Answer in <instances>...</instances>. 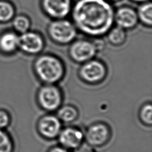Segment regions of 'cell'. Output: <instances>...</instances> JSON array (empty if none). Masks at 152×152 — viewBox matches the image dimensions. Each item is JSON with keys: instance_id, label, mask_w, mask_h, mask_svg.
I'll list each match as a JSON object with an SVG mask.
<instances>
[{"instance_id": "obj_3", "label": "cell", "mask_w": 152, "mask_h": 152, "mask_svg": "<svg viewBox=\"0 0 152 152\" xmlns=\"http://www.w3.org/2000/svg\"><path fill=\"white\" fill-rule=\"evenodd\" d=\"M47 34L54 43L60 45H69L77 36L78 31L72 21L66 18L52 20L46 29Z\"/></svg>"}, {"instance_id": "obj_19", "label": "cell", "mask_w": 152, "mask_h": 152, "mask_svg": "<svg viewBox=\"0 0 152 152\" xmlns=\"http://www.w3.org/2000/svg\"><path fill=\"white\" fill-rule=\"evenodd\" d=\"M14 142L11 135L5 130L0 129V152H14Z\"/></svg>"}, {"instance_id": "obj_16", "label": "cell", "mask_w": 152, "mask_h": 152, "mask_svg": "<svg viewBox=\"0 0 152 152\" xmlns=\"http://www.w3.org/2000/svg\"><path fill=\"white\" fill-rule=\"evenodd\" d=\"M57 117L62 122L70 123L74 122L78 116L77 109L71 105L61 106L57 110Z\"/></svg>"}, {"instance_id": "obj_22", "label": "cell", "mask_w": 152, "mask_h": 152, "mask_svg": "<svg viewBox=\"0 0 152 152\" xmlns=\"http://www.w3.org/2000/svg\"><path fill=\"white\" fill-rule=\"evenodd\" d=\"M48 152H71V151L63 147L61 145H58L50 148L48 151Z\"/></svg>"}, {"instance_id": "obj_6", "label": "cell", "mask_w": 152, "mask_h": 152, "mask_svg": "<svg viewBox=\"0 0 152 152\" xmlns=\"http://www.w3.org/2000/svg\"><path fill=\"white\" fill-rule=\"evenodd\" d=\"M36 100L43 110L52 112L56 111L61 106L63 94L56 84H43L37 90Z\"/></svg>"}, {"instance_id": "obj_12", "label": "cell", "mask_w": 152, "mask_h": 152, "mask_svg": "<svg viewBox=\"0 0 152 152\" xmlns=\"http://www.w3.org/2000/svg\"><path fill=\"white\" fill-rule=\"evenodd\" d=\"M57 138L61 146L71 151L82 145L84 141V133L77 127L67 126L62 129Z\"/></svg>"}, {"instance_id": "obj_8", "label": "cell", "mask_w": 152, "mask_h": 152, "mask_svg": "<svg viewBox=\"0 0 152 152\" xmlns=\"http://www.w3.org/2000/svg\"><path fill=\"white\" fill-rule=\"evenodd\" d=\"M74 2L72 0H40L43 12L52 20L66 18L70 15Z\"/></svg>"}, {"instance_id": "obj_11", "label": "cell", "mask_w": 152, "mask_h": 152, "mask_svg": "<svg viewBox=\"0 0 152 152\" xmlns=\"http://www.w3.org/2000/svg\"><path fill=\"white\" fill-rule=\"evenodd\" d=\"M114 23L126 31L135 28L139 23L136 10L128 5L119 7L115 10Z\"/></svg>"}, {"instance_id": "obj_1", "label": "cell", "mask_w": 152, "mask_h": 152, "mask_svg": "<svg viewBox=\"0 0 152 152\" xmlns=\"http://www.w3.org/2000/svg\"><path fill=\"white\" fill-rule=\"evenodd\" d=\"M115 10L108 0H77L70 15L78 31L88 37L99 39L115 25Z\"/></svg>"}, {"instance_id": "obj_17", "label": "cell", "mask_w": 152, "mask_h": 152, "mask_svg": "<svg viewBox=\"0 0 152 152\" xmlns=\"http://www.w3.org/2000/svg\"><path fill=\"white\" fill-rule=\"evenodd\" d=\"M15 9L9 1L0 0V23H7L14 17Z\"/></svg>"}, {"instance_id": "obj_20", "label": "cell", "mask_w": 152, "mask_h": 152, "mask_svg": "<svg viewBox=\"0 0 152 152\" xmlns=\"http://www.w3.org/2000/svg\"><path fill=\"white\" fill-rule=\"evenodd\" d=\"M140 119L145 125L151 126L152 124V106L150 103L143 105L139 113Z\"/></svg>"}, {"instance_id": "obj_7", "label": "cell", "mask_w": 152, "mask_h": 152, "mask_svg": "<svg viewBox=\"0 0 152 152\" xmlns=\"http://www.w3.org/2000/svg\"><path fill=\"white\" fill-rule=\"evenodd\" d=\"M45 47L43 36L39 32L28 30L19 35L18 49L28 55L42 53Z\"/></svg>"}, {"instance_id": "obj_15", "label": "cell", "mask_w": 152, "mask_h": 152, "mask_svg": "<svg viewBox=\"0 0 152 152\" xmlns=\"http://www.w3.org/2000/svg\"><path fill=\"white\" fill-rule=\"evenodd\" d=\"M139 23L144 26L151 28L152 26V4L151 1L139 4L136 10Z\"/></svg>"}, {"instance_id": "obj_23", "label": "cell", "mask_w": 152, "mask_h": 152, "mask_svg": "<svg viewBox=\"0 0 152 152\" xmlns=\"http://www.w3.org/2000/svg\"><path fill=\"white\" fill-rule=\"evenodd\" d=\"M130 1H132V2L138 4H140L145 2H148V1H151V0H130Z\"/></svg>"}, {"instance_id": "obj_24", "label": "cell", "mask_w": 152, "mask_h": 152, "mask_svg": "<svg viewBox=\"0 0 152 152\" xmlns=\"http://www.w3.org/2000/svg\"><path fill=\"white\" fill-rule=\"evenodd\" d=\"M109 1H110L112 3H114V2H119L121 0H108Z\"/></svg>"}, {"instance_id": "obj_18", "label": "cell", "mask_w": 152, "mask_h": 152, "mask_svg": "<svg viewBox=\"0 0 152 152\" xmlns=\"http://www.w3.org/2000/svg\"><path fill=\"white\" fill-rule=\"evenodd\" d=\"M12 25L15 32L21 34L30 30L31 23L28 16L21 14L13 18Z\"/></svg>"}, {"instance_id": "obj_5", "label": "cell", "mask_w": 152, "mask_h": 152, "mask_svg": "<svg viewBox=\"0 0 152 152\" xmlns=\"http://www.w3.org/2000/svg\"><path fill=\"white\" fill-rule=\"evenodd\" d=\"M107 72L106 65L102 61L94 58L80 64L78 75L84 83L96 85L106 79Z\"/></svg>"}, {"instance_id": "obj_4", "label": "cell", "mask_w": 152, "mask_h": 152, "mask_svg": "<svg viewBox=\"0 0 152 152\" xmlns=\"http://www.w3.org/2000/svg\"><path fill=\"white\" fill-rule=\"evenodd\" d=\"M103 48L101 42L86 38L77 39L72 41L68 49L70 59L75 63L81 64L95 58Z\"/></svg>"}, {"instance_id": "obj_13", "label": "cell", "mask_w": 152, "mask_h": 152, "mask_svg": "<svg viewBox=\"0 0 152 152\" xmlns=\"http://www.w3.org/2000/svg\"><path fill=\"white\" fill-rule=\"evenodd\" d=\"M19 35L17 32L7 31L0 35V51L5 54H12L18 49Z\"/></svg>"}, {"instance_id": "obj_14", "label": "cell", "mask_w": 152, "mask_h": 152, "mask_svg": "<svg viewBox=\"0 0 152 152\" xmlns=\"http://www.w3.org/2000/svg\"><path fill=\"white\" fill-rule=\"evenodd\" d=\"M125 30L114 25L106 34L108 42L113 46H121L123 45L127 39V33Z\"/></svg>"}, {"instance_id": "obj_2", "label": "cell", "mask_w": 152, "mask_h": 152, "mask_svg": "<svg viewBox=\"0 0 152 152\" xmlns=\"http://www.w3.org/2000/svg\"><path fill=\"white\" fill-rule=\"evenodd\" d=\"M33 72L43 84H56L64 78L66 67L62 60L52 53H40L33 64Z\"/></svg>"}, {"instance_id": "obj_9", "label": "cell", "mask_w": 152, "mask_h": 152, "mask_svg": "<svg viewBox=\"0 0 152 152\" xmlns=\"http://www.w3.org/2000/svg\"><path fill=\"white\" fill-rule=\"evenodd\" d=\"M111 136L109 126L103 122L90 125L84 134V140L91 146L101 147L106 144Z\"/></svg>"}, {"instance_id": "obj_21", "label": "cell", "mask_w": 152, "mask_h": 152, "mask_svg": "<svg viewBox=\"0 0 152 152\" xmlns=\"http://www.w3.org/2000/svg\"><path fill=\"white\" fill-rule=\"evenodd\" d=\"M11 122L10 113L5 109H0V129H6Z\"/></svg>"}, {"instance_id": "obj_10", "label": "cell", "mask_w": 152, "mask_h": 152, "mask_svg": "<svg viewBox=\"0 0 152 152\" xmlns=\"http://www.w3.org/2000/svg\"><path fill=\"white\" fill-rule=\"evenodd\" d=\"M62 129V122L57 116L52 114H47L42 116L37 123L38 133L46 140L57 138Z\"/></svg>"}]
</instances>
